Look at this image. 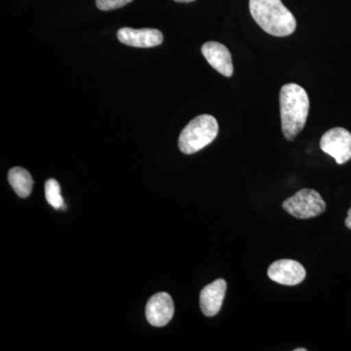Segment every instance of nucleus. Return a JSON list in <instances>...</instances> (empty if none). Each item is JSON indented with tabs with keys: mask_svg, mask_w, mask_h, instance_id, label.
Listing matches in <instances>:
<instances>
[{
	"mask_svg": "<svg viewBox=\"0 0 351 351\" xmlns=\"http://www.w3.org/2000/svg\"><path fill=\"white\" fill-rule=\"evenodd\" d=\"M320 147L339 165L348 162L351 159L350 132L341 127L327 131L321 138Z\"/></svg>",
	"mask_w": 351,
	"mask_h": 351,
	"instance_id": "obj_5",
	"label": "nucleus"
},
{
	"mask_svg": "<svg viewBox=\"0 0 351 351\" xmlns=\"http://www.w3.org/2000/svg\"><path fill=\"white\" fill-rule=\"evenodd\" d=\"M133 0H96V5L101 11L115 10L127 5Z\"/></svg>",
	"mask_w": 351,
	"mask_h": 351,
	"instance_id": "obj_13",
	"label": "nucleus"
},
{
	"mask_svg": "<svg viewBox=\"0 0 351 351\" xmlns=\"http://www.w3.org/2000/svg\"><path fill=\"white\" fill-rule=\"evenodd\" d=\"M176 2H184V3H188V2H193L195 0H175Z\"/></svg>",
	"mask_w": 351,
	"mask_h": 351,
	"instance_id": "obj_15",
	"label": "nucleus"
},
{
	"mask_svg": "<svg viewBox=\"0 0 351 351\" xmlns=\"http://www.w3.org/2000/svg\"><path fill=\"white\" fill-rule=\"evenodd\" d=\"M286 212L298 219H311L326 210V203L314 189H302L283 202Z\"/></svg>",
	"mask_w": 351,
	"mask_h": 351,
	"instance_id": "obj_4",
	"label": "nucleus"
},
{
	"mask_svg": "<svg viewBox=\"0 0 351 351\" xmlns=\"http://www.w3.org/2000/svg\"><path fill=\"white\" fill-rule=\"evenodd\" d=\"M8 181L20 197L25 198L31 195L34 180L29 171L24 168L14 167L9 171Z\"/></svg>",
	"mask_w": 351,
	"mask_h": 351,
	"instance_id": "obj_11",
	"label": "nucleus"
},
{
	"mask_svg": "<svg viewBox=\"0 0 351 351\" xmlns=\"http://www.w3.org/2000/svg\"><path fill=\"white\" fill-rule=\"evenodd\" d=\"M306 350H304V348H297V350H295V351H306Z\"/></svg>",
	"mask_w": 351,
	"mask_h": 351,
	"instance_id": "obj_16",
	"label": "nucleus"
},
{
	"mask_svg": "<svg viewBox=\"0 0 351 351\" xmlns=\"http://www.w3.org/2000/svg\"><path fill=\"white\" fill-rule=\"evenodd\" d=\"M120 43L138 48H151L163 43L162 32L156 29H134L123 27L117 32Z\"/></svg>",
	"mask_w": 351,
	"mask_h": 351,
	"instance_id": "obj_8",
	"label": "nucleus"
},
{
	"mask_svg": "<svg viewBox=\"0 0 351 351\" xmlns=\"http://www.w3.org/2000/svg\"><path fill=\"white\" fill-rule=\"evenodd\" d=\"M267 274L272 281L282 285L295 286L304 281L306 269L294 260H278L270 265Z\"/></svg>",
	"mask_w": 351,
	"mask_h": 351,
	"instance_id": "obj_7",
	"label": "nucleus"
},
{
	"mask_svg": "<svg viewBox=\"0 0 351 351\" xmlns=\"http://www.w3.org/2000/svg\"><path fill=\"white\" fill-rule=\"evenodd\" d=\"M175 307L168 293L160 292L152 295L145 307V316L149 324L154 327L167 325L174 315Z\"/></svg>",
	"mask_w": 351,
	"mask_h": 351,
	"instance_id": "obj_6",
	"label": "nucleus"
},
{
	"mask_svg": "<svg viewBox=\"0 0 351 351\" xmlns=\"http://www.w3.org/2000/svg\"><path fill=\"white\" fill-rule=\"evenodd\" d=\"M203 56L221 75L230 77L233 75L232 54L223 44L210 41L203 44L201 48Z\"/></svg>",
	"mask_w": 351,
	"mask_h": 351,
	"instance_id": "obj_9",
	"label": "nucleus"
},
{
	"mask_svg": "<svg viewBox=\"0 0 351 351\" xmlns=\"http://www.w3.org/2000/svg\"><path fill=\"white\" fill-rule=\"evenodd\" d=\"M284 137L293 141L304 129L309 112L306 90L295 83L284 85L279 95Z\"/></svg>",
	"mask_w": 351,
	"mask_h": 351,
	"instance_id": "obj_1",
	"label": "nucleus"
},
{
	"mask_svg": "<svg viewBox=\"0 0 351 351\" xmlns=\"http://www.w3.org/2000/svg\"><path fill=\"white\" fill-rule=\"evenodd\" d=\"M252 17L270 36H288L295 31L294 15L281 0H250Z\"/></svg>",
	"mask_w": 351,
	"mask_h": 351,
	"instance_id": "obj_2",
	"label": "nucleus"
},
{
	"mask_svg": "<svg viewBox=\"0 0 351 351\" xmlns=\"http://www.w3.org/2000/svg\"><path fill=\"white\" fill-rule=\"evenodd\" d=\"M226 282L223 279L216 281L203 288L200 293V307L208 317L216 315L221 311L225 299Z\"/></svg>",
	"mask_w": 351,
	"mask_h": 351,
	"instance_id": "obj_10",
	"label": "nucleus"
},
{
	"mask_svg": "<svg viewBox=\"0 0 351 351\" xmlns=\"http://www.w3.org/2000/svg\"><path fill=\"white\" fill-rule=\"evenodd\" d=\"M216 119L209 114L195 117L184 127L179 138V147L186 154H193L211 144L218 135Z\"/></svg>",
	"mask_w": 351,
	"mask_h": 351,
	"instance_id": "obj_3",
	"label": "nucleus"
},
{
	"mask_svg": "<svg viewBox=\"0 0 351 351\" xmlns=\"http://www.w3.org/2000/svg\"><path fill=\"white\" fill-rule=\"evenodd\" d=\"M346 228H350V230H351V207L350 209L348 210V217H346Z\"/></svg>",
	"mask_w": 351,
	"mask_h": 351,
	"instance_id": "obj_14",
	"label": "nucleus"
},
{
	"mask_svg": "<svg viewBox=\"0 0 351 351\" xmlns=\"http://www.w3.org/2000/svg\"><path fill=\"white\" fill-rule=\"evenodd\" d=\"M45 196L48 203L55 209H61L64 207V199L61 195V188L56 180L50 179L45 182Z\"/></svg>",
	"mask_w": 351,
	"mask_h": 351,
	"instance_id": "obj_12",
	"label": "nucleus"
}]
</instances>
